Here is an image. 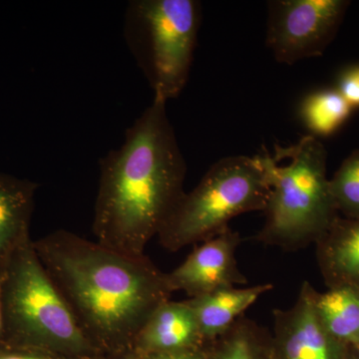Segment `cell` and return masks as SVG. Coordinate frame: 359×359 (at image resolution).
I'll return each mask as SVG.
<instances>
[{"label": "cell", "mask_w": 359, "mask_h": 359, "mask_svg": "<svg viewBox=\"0 0 359 359\" xmlns=\"http://www.w3.org/2000/svg\"><path fill=\"white\" fill-rule=\"evenodd\" d=\"M37 256L99 351H131L146 321L173 294L148 257L122 254L58 230L33 241Z\"/></svg>", "instance_id": "6da1fadb"}, {"label": "cell", "mask_w": 359, "mask_h": 359, "mask_svg": "<svg viewBox=\"0 0 359 359\" xmlns=\"http://www.w3.org/2000/svg\"><path fill=\"white\" fill-rule=\"evenodd\" d=\"M93 233L99 244L145 256L185 194L187 165L167 102L153 97L120 147L99 161Z\"/></svg>", "instance_id": "7a4b0ae2"}, {"label": "cell", "mask_w": 359, "mask_h": 359, "mask_svg": "<svg viewBox=\"0 0 359 359\" xmlns=\"http://www.w3.org/2000/svg\"><path fill=\"white\" fill-rule=\"evenodd\" d=\"M259 156L269 187L264 226L255 240L287 252L316 245L339 215L330 179L327 153L320 139L309 134L273 155Z\"/></svg>", "instance_id": "3957f363"}, {"label": "cell", "mask_w": 359, "mask_h": 359, "mask_svg": "<svg viewBox=\"0 0 359 359\" xmlns=\"http://www.w3.org/2000/svg\"><path fill=\"white\" fill-rule=\"evenodd\" d=\"M4 346L94 359L89 341L37 256L33 240L11 259L1 278Z\"/></svg>", "instance_id": "277c9868"}, {"label": "cell", "mask_w": 359, "mask_h": 359, "mask_svg": "<svg viewBox=\"0 0 359 359\" xmlns=\"http://www.w3.org/2000/svg\"><path fill=\"white\" fill-rule=\"evenodd\" d=\"M269 187L259 156H229L212 164L184 194L158 233L169 252L201 244L229 228L236 217L264 212Z\"/></svg>", "instance_id": "5b68a950"}, {"label": "cell", "mask_w": 359, "mask_h": 359, "mask_svg": "<svg viewBox=\"0 0 359 359\" xmlns=\"http://www.w3.org/2000/svg\"><path fill=\"white\" fill-rule=\"evenodd\" d=\"M202 21L198 0H131L124 15V39L156 98L183 92L192 69Z\"/></svg>", "instance_id": "8992f818"}, {"label": "cell", "mask_w": 359, "mask_h": 359, "mask_svg": "<svg viewBox=\"0 0 359 359\" xmlns=\"http://www.w3.org/2000/svg\"><path fill=\"white\" fill-rule=\"evenodd\" d=\"M349 6L348 0L269 1L266 46L283 65L318 57L334 39Z\"/></svg>", "instance_id": "52a82bcc"}, {"label": "cell", "mask_w": 359, "mask_h": 359, "mask_svg": "<svg viewBox=\"0 0 359 359\" xmlns=\"http://www.w3.org/2000/svg\"><path fill=\"white\" fill-rule=\"evenodd\" d=\"M314 287L302 283L297 301L273 311V337L269 351L275 359H346L348 347L332 337L316 314Z\"/></svg>", "instance_id": "ba28073f"}, {"label": "cell", "mask_w": 359, "mask_h": 359, "mask_svg": "<svg viewBox=\"0 0 359 359\" xmlns=\"http://www.w3.org/2000/svg\"><path fill=\"white\" fill-rule=\"evenodd\" d=\"M241 242L240 233L229 226L201 243L183 263L166 273L172 292H183L194 299L215 290L245 285L248 278L237 261Z\"/></svg>", "instance_id": "9c48e42d"}, {"label": "cell", "mask_w": 359, "mask_h": 359, "mask_svg": "<svg viewBox=\"0 0 359 359\" xmlns=\"http://www.w3.org/2000/svg\"><path fill=\"white\" fill-rule=\"evenodd\" d=\"M205 342L188 299H170L149 318L132 346V358L139 359L153 354L173 353L203 346Z\"/></svg>", "instance_id": "30bf717a"}, {"label": "cell", "mask_w": 359, "mask_h": 359, "mask_svg": "<svg viewBox=\"0 0 359 359\" xmlns=\"http://www.w3.org/2000/svg\"><path fill=\"white\" fill-rule=\"evenodd\" d=\"M39 184L0 172V276L23 245L32 241L30 224Z\"/></svg>", "instance_id": "8fae6325"}, {"label": "cell", "mask_w": 359, "mask_h": 359, "mask_svg": "<svg viewBox=\"0 0 359 359\" xmlns=\"http://www.w3.org/2000/svg\"><path fill=\"white\" fill-rule=\"evenodd\" d=\"M314 245L327 287L359 292V219L339 216Z\"/></svg>", "instance_id": "7c38bea8"}, {"label": "cell", "mask_w": 359, "mask_h": 359, "mask_svg": "<svg viewBox=\"0 0 359 359\" xmlns=\"http://www.w3.org/2000/svg\"><path fill=\"white\" fill-rule=\"evenodd\" d=\"M273 289V283H259L252 287H226L188 299L205 344L228 332L250 306Z\"/></svg>", "instance_id": "4fadbf2b"}, {"label": "cell", "mask_w": 359, "mask_h": 359, "mask_svg": "<svg viewBox=\"0 0 359 359\" xmlns=\"http://www.w3.org/2000/svg\"><path fill=\"white\" fill-rule=\"evenodd\" d=\"M313 304L328 334L348 348L359 351V292L347 287L314 290Z\"/></svg>", "instance_id": "5bb4252c"}, {"label": "cell", "mask_w": 359, "mask_h": 359, "mask_svg": "<svg viewBox=\"0 0 359 359\" xmlns=\"http://www.w3.org/2000/svg\"><path fill=\"white\" fill-rule=\"evenodd\" d=\"M353 111L334 87L309 93L301 104L299 115L311 135L320 138L339 131Z\"/></svg>", "instance_id": "9a60e30c"}, {"label": "cell", "mask_w": 359, "mask_h": 359, "mask_svg": "<svg viewBox=\"0 0 359 359\" xmlns=\"http://www.w3.org/2000/svg\"><path fill=\"white\" fill-rule=\"evenodd\" d=\"M266 332L254 320L243 316L222 337L209 342L214 346L207 359H262L268 347Z\"/></svg>", "instance_id": "2e32d148"}, {"label": "cell", "mask_w": 359, "mask_h": 359, "mask_svg": "<svg viewBox=\"0 0 359 359\" xmlns=\"http://www.w3.org/2000/svg\"><path fill=\"white\" fill-rule=\"evenodd\" d=\"M330 188L339 216L359 219V149L344 160L330 179Z\"/></svg>", "instance_id": "e0dca14e"}, {"label": "cell", "mask_w": 359, "mask_h": 359, "mask_svg": "<svg viewBox=\"0 0 359 359\" xmlns=\"http://www.w3.org/2000/svg\"><path fill=\"white\" fill-rule=\"evenodd\" d=\"M334 88L353 110L359 109V65L348 66L340 71Z\"/></svg>", "instance_id": "ac0fdd59"}, {"label": "cell", "mask_w": 359, "mask_h": 359, "mask_svg": "<svg viewBox=\"0 0 359 359\" xmlns=\"http://www.w3.org/2000/svg\"><path fill=\"white\" fill-rule=\"evenodd\" d=\"M0 359H78L62 355V354L51 353V351H40V349L25 348V347L0 346Z\"/></svg>", "instance_id": "d6986e66"}, {"label": "cell", "mask_w": 359, "mask_h": 359, "mask_svg": "<svg viewBox=\"0 0 359 359\" xmlns=\"http://www.w3.org/2000/svg\"><path fill=\"white\" fill-rule=\"evenodd\" d=\"M139 359H207V353L203 346H199L173 353L153 354Z\"/></svg>", "instance_id": "ffe728a7"}, {"label": "cell", "mask_w": 359, "mask_h": 359, "mask_svg": "<svg viewBox=\"0 0 359 359\" xmlns=\"http://www.w3.org/2000/svg\"><path fill=\"white\" fill-rule=\"evenodd\" d=\"M1 278H2V276H0V346H4V309H2Z\"/></svg>", "instance_id": "44dd1931"}, {"label": "cell", "mask_w": 359, "mask_h": 359, "mask_svg": "<svg viewBox=\"0 0 359 359\" xmlns=\"http://www.w3.org/2000/svg\"><path fill=\"white\" fill-rule=\"evenodd\" d=\"M349 353H351V355H349L348 359H359V351L351 349V351H349Z\"/></svg>", "instance_id": "7402d4cb"}, {"label": "cell", "mask_w": 359, "mask_h": 359, "mask_svg": "<svg viewBox=\"0 0 359 359\" xmlns=\"http://www.w3.org/2000/svg\"><path fill=\"white\" fill-rule=\"evenodd\" d=\"M110 359H128L126 358H111Z\"/></svg>", "instance_id": "603a6c76"}]
</instances>
